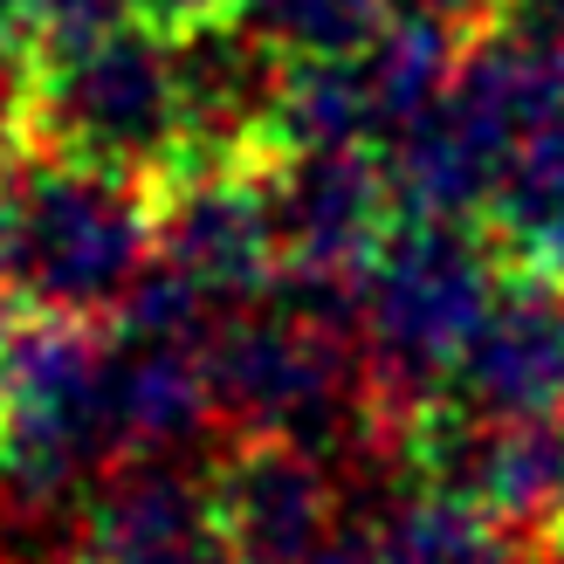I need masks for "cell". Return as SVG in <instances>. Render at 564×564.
Here are the masks:
<instances>
[{
    "label": "cell",
    "mask_w": 564,
    "mask_h": 564,
    "mask_svg": "<svg viewBox=\"0 0 564 564\" xmlns=\"http://www.w3.org/2000/svg\"><path fill=\"white\" fill-rule=\"evenodd\" d=\"M496 303H502V275L489 248H475L462 228L413 220L386 241V256L372 262L358 296V337L379 400L400 427L455 392Z\"/></svg>",
    "instance_id": "1"
},
{
    "label": "cell",
    "mask_w": 564,
    "mask_h": 564,
    "mask_svg": "<svg viewBox=\"0 0 564 564\" xmlns=\"http://www.w3.org/2000/svg\"><path fill=\"white\" fill-rule=\"evenodd\" d=\"M145 256H159V220L131 180L63 159H28V173H14L8 296L28 317L83 324L97 310H124Z\"/></svg>",
    "instance_id": "2"
},
{
    "label": "cell",
    "mask_w": 564,
    "mask_h": 564,
    "mask_svg": "<svg viewBox=\"0 0 564 564\" xmlns=\"http://www.w3.org/2000/svg\"><path fill=\"white\" fill-rule=\"evenodd\" d=\"M28 138L35 159L90 165V173L131 180L138 165L180 159V83L173 48L145 28H118L104 42L42 55V83H28Z\"/></svg>",
    "instance_id": "3"
},
{
    "label": "cell",
    "mask_w": 564,
    "mask_h": 564,
    "mask_svg": "<svg viewBox=\"0 0 564 564\" xmlns=\"http://www.w3.org/2000/svg\"><path fill=\"white\" fill-rule=\"evenodd\" d=\"M269 214L275 248L290 275L345 282L365 296V275L386 256L392 228V186L372 152H317V159H282L269 173Z\"/></svg>",
    "instance_id": "4"
},
{
    "label": "cell",
    "mask_w": 564,
    "mask_h": 564,
    "mask_svg": "<svg viewBox=\"0 0 564 564\" xmlns=\"http://www.w3.org/2000/svg\"><path fill=\"white\" fill-rule=\"evenodd\" d=\"M214 523L235 564H317L337 544V468L290 441H241L214 462Z\"/></svg>",
    "instance_id": "5"
},
{
    "label": "cell",
    "mask_w": 564,
    "mask_h": 564,
    "mask_svg": "<svg viewBox=\"0 0 564 564\" xmlns=\"http://www.w3.org/2000/svg\"><path fill=\"white\" fill-rule=\"evenodd\" d=\"M76 557L90 564H235L214 523V468L145 455L110 468L83 502Z\"/></svg>",
    "instance_id": "6"
},
{
    "label": "cell",
    "mask_w": 564,
    "mask_h": 564,
    "mask_svg": "<svg viewBox=\"0 0 564 564\" xmlns=\"http://www.w3.org/2000/svg\"><path fill=\"white\" fill-rule=\"evenodd\" d=\"M159 262L180 269L207 296H269L282 275L275 214H269V173L214 165V173L173 180V200L159 214Z\"/></svg>",
    "instance_id": "7"
},
{
    "label": "cell",
    "mask_w": 564,
    "mask_h": 564,
    "mask_svg": "<svg viewBox=\"0 0 564 564\" xmlns=\"http://www.w3.org/2000/svg\"><path fill=\"white\" fill-rule=\"evenodd\" d=\"M441 406L510 427H564V282L523 275L502 282L482 337Z\"/></svg>",
    "instance_id": "8"
},
{
    "label": "cell",
    "mask_w": 564,
    "mask_h": 564,
    "mask_svg": "<svg viewBox=\"0 0 564 564\" xmlns=\"http://www.w3.org/2000/svg\"><path fill=\"white\" fill-rule=\"evenodd\" d=\"M365 138H379L365 55H351V63H290L269 145L290 159H317V152H358Z\"/></svg>",
    "instance_id": "9"
},
{
    "label": "cell",
    "mask_w": 564,
    "mask_h": 564,
    "mask_svg": "<svg viewBox=\"0 0 564 564\" xmlns=\"http://www.w3.org/2000/svg\"><path fill=\"white\" fill-rule=\"evenodd\" d=\"M462 55H455V28L434 14H400L386 35L365 48V83H372V110H379V138L392 145L406 124H420L427 110L455 90Z\"/></svg>",
    "instance_id": "10"
},
{
    "label": "cell",
    "mask_w": 564,
    "mask_h": 564,
    "mask_svg": "<svg viewBox=\"0 0 564 564\" xmlns=\"http://www.w3.org/2000/svg\"><path fill=\"white\" fill-rule=\"evenodd\" d=\"M489 214H496V235L510 241V256L530 275L564 282V118L510 159Z\"/></svg>",
    "instance_id": "11"
},
{
    "label": "cell",
    "mask_w": 564,
    "mask_h": 564,
    "mask_svg": "<svg viewBox=\"0 0 564 564\" xmlns=\"http://www.w3.org/2000/svg\"><path fill=\"white\" fill-rule=\"evenodd\" d=\"M241 28H256L290 63H351L386 35V0H241Z\"/></svg>",
    "instance_id": "12"
},
{
    "label": "cell",
    "mask_w": 564,
    "mask_h": 564,
    "mask_svg": "<svg viewBox=\"0 0 564 564\" xmlns=\"http://www.w3.org/2000/svg\"><path fill=\"white\" fill-rule=\"evenodd\" d=\"M131 14H138V0H35V28H42L35 55L104 42V35H118V28H131Z\"/></svg>",
    "instance_id": "13"
},
{
    "label": "cell",
    "mask_w": 564,
    "mask_h": 564,
    "mask_svg": "<svg viewBox=\"0 0 564 564\" xmlns=\"http://www.w3.org/2000/svg\"><path fill=\"white\" fill-rule=\"evenodd\" d=\"M496 14H502V35L564 63V0H496Z\"/></svg>",
    "instance_id": "14"
},
{
    "label": "cell",
    "mask_w": 564,
    "mask_h": 564,
    "mask_svg": "<svg viewBox=\"0 0 564 564\" xmlns=\"http://www.w3.org/2000/svg\"><path fill=\"white\" fill-rule=\"evenodd\" d=\"M21 145H28V90L0 76V165H8Z\"/></svg>",
    "instance_id": "15"
},
{
    "label": "cell",
    "mask_w": 564,
    "mask_h": 564,
    "mask_svg": "<svg viewBox=\"0 0 564 564\" xmlns=\"http://www.w3.org/2000/svg\"><path fill=\"white\" fill-rule=\"evenodd\" d=\"M138 8H145L152 21H165V28H180V35H186V28H207V14L228 8V0H138Z\"/></svg>",
    "instance_id": "16"
},
{
    "label": "cell",
    "mask_w": 564,
    "mask_h": 564,
    "mask_svg": "<svg viewBox=\"0 0 564 564\" xmlns=\"http://www.w3.org/2000/svg\"><path fill=\"white\" fill-rule=\"evenodd\" d=\"M0 290H8V200H0Z\"/></svg>",
    "instance_id": "17"
},
{
    "label": "cell",
    "mask_w": 564,
    "mask_h": 564,
    "mask_svg": "<svg viewBox=\"0 0 564 564\" xmlns=\"http://www.w3.org/2000/svg\"><path fill=\"white\" fill-rule=\"evenodd\" d=\"M63 564H90V557H63Z\"/></svg>",
    "instance_id": "18"
},
{
    "label": "cell",
    "mask_w": 564,
    "mask_h": 564,
    "mask_svg": "<svg viewBox=\"0 0 564 564\" xmlns=\"http://www.w3.org/2000/svg\"><path fill=\"white\" fill-rule=\"evenodd\" d=\"M557 538H564V530H557Z\"/></svg>",
    "instance_id": "19"
},
{
    "label": "cell",
    "mask_w": 564,
    "mask_h": 564,
    "mask_svg": "<svg viewBox=\"0 0 564 564\" xmlns=\"http://www.w3.org/2000/svg\"><path fill=\"white\" fill-rule=\"evenodd\" d=\"M557 544H564V538H557Z\"/></svg>",
    "instance_id": "20"
}]
</instances>
